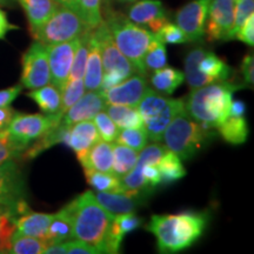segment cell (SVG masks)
<instances>
[{"mask_svg":"<svg viewBox=\"0 0 254 254\" xmlns=\"http://www.w3.org/2000/svg\"><path fill=\"white\" fill-rule=\"evenodd\" d=\"M65 207L71 217L74 239L93 246L99 253H106L107 238L114 214L98 202L92 190H85Z\"/></svg>","mask_w":254,"mask_h":254,"instance_id":"1","label":"cell"},{"mask_svg":"<svg viewBox=\"0 0 254 254\" xmlns=\"http://www.w3.org/2000/svg\"><path fill=\"white\" fill-rule=\"evenodd\" d=\"M207 217L204 213L152 215L148 231L157 238L160 253H178L189 249L204 233Z\"/></svg>","mask_w":254,"mask_h":254,"instance_id":"2","label":"cell"},{"mask_svg":"<svg viewBox=\"0 0 254 254\" xmlns=\"http://www.w3.org/2000/svg\"><path fill=\"white\" fill-rule=\"evenodd\" d=\"M240 87L225 80L194 88L185 103V111L195 122L217 128L230 117L233 93Z\"/></svg>","mask_w":254,"mask_h":254,"instance_id":"3","label":"cell"},{"mask_svg":"<svg viewBox=\"0 0 254 254\" xmlns=\"http://www.w3.org/2000/svg\"><path fill=\"white\" fill-rule=\"evenodd\" d=\"M215 138L212 127L193 120L185 110L171 122L163 134L165 147L183 160L195 157Z\"/></svg>","mask_w":254,"mask_h":254,"instance_id":"4","label":"cell"},{"mask_svg":"<svg viewBox=\"0 0 254 254\" xmlns=\"http://www.w3.org/2000/svg\"><path fill=\"white\" fill-rule=\"evenodd\" d=\"M105 23L116 46L132 64L136 74L145 77L147 71L144 65V57L155 34L120 14H111Z\"/></svg>","mask_w":254,"mask_h":254,"instance_id":"5","label":"cell"},{"mask_svg":"<svg viewBox=\"0 0 254 254\" xmlns=\"http://www.w3.org/2000/svg\"><path fill=\"white\" fill-rule=\"evenodd\" d=\"M185 110V103L182 99H170L148 90L140 103L138 111L140 113L144 128L148 139L152 141H161L163 134L171 122Z\"/></svg>","mask_w":254,"mask_h":254,"instance_id":"6","label":"cell"},{"mask_svg":"<svg viewBox=\"0 0 254 254\" xmlns=\"http://www.w3.org/2000/svg\"><path fill=\"white\" fill-rule=\"evenodd\" d=\"M93 33L99 43L103 60L104 74L99 92H104L132 77L135 71L128 59L116 46L109 27L104 20L99 26L94 28Z\"/></svg>","mask_w":254,"mask_h":254,"instance_id":"7","label":"cell"},{"mask_svg":"<svg viewBox=\"0 0 254 254\" xmlns=\"http://www.w3.org/2000/svg\"><path fill=\"white\" fill-rule=\"evenodd\" d=\"M91 30L80 14L59 6L57 11L36 31L31 32L34 39L43 45H55L80 37Z\"/></svg>","mask_w":254,"mask_h":254,"instance_id":"8","label":"cell"},{"mask_svg":"<svg viewBox=\"0 0 254 254\" xmlns=\"http://www.w3.org/2000/svg\"><path fill=\"white\" fill-rule=\"evenodd\" d=\"M62 118L63 117L59 113H15L12 122L7 126V131L19 144L28 147L32 141H36L50 128L58 125Z\"/></svg>","mask_w":254,"mask_h":254,"instance_id":"9","label":"cell"},{"mask_svg":"<svg viewBox=\"0 0 254 254\" xmlns=\"http://www.w3.org/2000/svg\"><path fill=\"white\" fill-rule=\"evenodd\" d=\"M21 69V86L36 90L51 82V73L46 46L36 41L24 53Z\"/></svg>","mask_w":254,"mask_h":254,"instance_id":"10","label":"cell"},{"mask_svg":"<svg viewBox=\"0 0 254 254\" xmlns=\"http://www.w3.org/2000/svg\"><path fill=\"white\" fill-rule=\"evenodd\" d=\"M79 43H80V37L55 45H45L49 56L51 81L60 92L64 90L68 81L69 71Z\"/></svg>","mask_w":254,"mask_h":254,"instance_id":"11","label":"cell"},{"mask_svg":"<svg viewBox=\"0 0 254 254\" xmlns=\"http://www.w3.org/2000/svg\"><path fill=\"white\" fill-rule=\"evenodd\" d=\"M212 0H192L176 14V23L185 32L189 41H198L205 36L206 19Z\"/></svg>","mask_w":254,"mask_h":254,"instance_id":"12","label":"cell"},{"mask_svg":"<svg viewBox=\"0 0 254 254\" xmlns=\"http://www.w3.org/2000/svg\"><path fill=\"white\" fill-rule=\"evenodd\" d=\"M234 5L236 0H212L209 4V20L205 33L209 41L228 40L234 23Z\"/></svg>","mask_w":254,"mask_h":254,"instance_id":"13","label":"cell"},{"mask_svg":"<svg viewBox=\"0 0 254 254\" xmlns=\"http://www.w3.org/2000/svg\"><path fill=\"white\" fill-rule=\"evenodd\" d=\"M150 87L145 78L140 74H133L120 84L100 92L106 105H125L138 107L142 97L147 93Z\"/></svg>","mask_w":254,"mask_h":254,"instance_id":"14","label":"cell"},{"mask_svg":"<svg viewBox=\"0 0 254 254\" xmlns=\"http://www.w3.org/2000/svg\"><path fill=\"white\" fill-rule=\"evenodd\" d=\"M128 19L136 25L147 26L154 34L167 23L160 0H141L135 2L128 9Z\"/></svg>","mask_w":254,"mask_h":254,"instance_id":"15","label":"cell"},{"mask_svg":"<svg viewBox=\"0 0 254 254\" xmlns=\"http://www.w3.org/2000/svg\"><path fill=\"white\" fill-rule=\"evenodd\" d=\"M146 190H123L120 192H98L95 194L98 202L111 214L134 213L139 204H141Z\"/></svg>","mask_w":254,"mask_h":254,"instance_id":"16","label":"cell"},{"mask_svg":"<svg viewBox=\"0 0 254 254\" xmlns=\"http://www.w3.org/2000/svg\"><path fill=\"white\" fill-rule=\"evenodd\" d=\"M106 103L103 94L99 91H87L84 95L64 114L62 122L66 125L72 126L73 124L92 120L100 111L105 110Z\"/></svg>","mask_w":254,"mask_h":254,"instance_id":"17","label":"cell"},{"mask_svg":"<svg viewBox=\"0 0 254 254\" xmlns=\"http://www.w3.org/2000/svg\"><path fill=\"white\" fill-rule=\"evenodd\" d=\"M100 140V135L92 120H84L73 124L68 129L67 145L77 154L79 163L86 157L87 152L95 142Z\"/></svg>","mask_w":254,"mask_h":254,"instance_id":"18","label":"cell"},{"mask_svg":"<svg viewBox=\"0 0 254 254\" xmlns=\"http://www.w3.org/2000/svg\"><path fill=\"white\" fill-rule=\"evenodd\" d=\"M103 74L104 69L100 46L94 36L93 30H92L90 33V40H88V55L84 74L85 91H99L101 82H103Z\"/></svg>","mask_w":254,"mask_h":254,"instance_id":"19","label":"cell"},{"mask_svg":"<svg viewBox=\"0 0 254 254\" xmlns=\"http://www.w3.org/2000/svg\"><path fill=\"white\" fill-rule=\"evenodd\" d=\"M24 9L26 14L31 32L36 31L41 25L45 24L59 7L56 0H15Z\"/></svg>","mask_w":254,"mask_h":254,"instance_id":"20","label":"cell"},{"mask_svg":"<svg viewBox=\"0 0 254 254\" xmlns=\"http://www.w3.org/2000/svg\"><path fill=\"white\" fill-rule=\"evenodd\" d=\"M53 214L37 213V212L28 211L26 213L15 218V226L17 232L24 236H30L39 239H45L47 237L50 222L52 220Z\"/></svg>","mask_w":254,"mask_h":254,"instance_id":"21","label":"cell"},{"mask_svg":"<svg viewBox=\"0 0 254 254\" xmlns=\"http://www.w3.org/2000/svg\"><path fill=\"white\" fill-rule=\"evenodd\" d=\"M84 168L100 171V172L112 173L113 168V144L100 140L92 146L86 157L80 161Z\"/></svg>","mask_w":254,"mask_h":254,"instance_id":"22","label":"cell"},{"mask_svg":"<svg viewBox=\"0 0 254 254\" xmlns=\"http://www.w3.org/2000/svg\"><path fill=\"white\" fill-rule=\"evenodd\" d=\"M68 125L64 124L62 120L58 125L53 126L52 128H50L46 133H44L39 139H37L33 146L30 147L28 146L26 152H24L23 157L26 159H33L43 153L44 151H46L47 148L52 147L57 144H67V138H68Z\"/></svg>","mask_w":254,"mask_h":254,"instance_id":"23","label":"cell"},{"mask_svg":"<svg viewBox=\"0 0 254 254\" xmlns=\"http://www.w3.org/2000/svg\"><path fill=\"white\" fill-rule=\"evenodd\" d=\"M0 192L17 196L25 195L23 173L14 160L0 163Z\"/></svg>","mask_w":254,"mask_h":254,"instance_id":"24","label":"cell"},{"mask_svg":"<svg viewBox=\"0 0 254 254\" xmlns=\"http://www.w3.org/2000/svg\"><path fill=\"white\" fill-rule=\"evenodd\" d=\"M198 71L215 81H225L233 74V69L213 52L205 53L196 66Z\"/></svg>","mask_w":254,"mask_h":254,"instance_id":"25","label":"cell"},{"mask_svg":"<svg viewBox=\"0 0 254 254\" xmlns=\"http://www.w3.org/2000/svg\"><path fill=\"white\" fill-rule=\"evenodd\" d=\"M185 81V74L178 68L161 67L155 69L152 74L151 82L155 88V91L164 94H172L183 82Z\"/></svg>","mask_w":254,"mask_h":254,"instance_id":"26","label":"cell"},{"mask_svg":"<svg viewBox=\"0 0 254 254\" xmlns=\"http://www.w3.org/2000/svg\"><path fill=\"white\" fill-rule=\"evenodd\" d=\"M27 95L39 106L44 113H59L60 107H62V92L55 85L49 84L36 90H31Z\"/></svg>","mask_w":254,"mask_h":254,"instance_id":"27","label":"cell"},{"mask_svg":"<svg viewBox=\"0 0 254 254\" xmlns=\"http://www.w3.org/2000/svg\"><path fill=\"white\" fill-rule=\"evenodd\" d=\"M219 134L231 145H241L246 142L250 129L244 117H228L217 127Z\"/></svg>","mask_w":254,"mask_h":254,"instance_id":"28","label":"cell"},{"mask_svg":"<svg viewBox=\"0 0 254 254\" xmlns=\"http://www.w3.org/2000/svg\"><path fill=\"white\" fill-rule=\"evenodd\" d=\"M74 239L72 220L66 207L60 209L57 214H53L47 231L46 240L49 243H64Z\"/></svg>","mask_w":254,"mask_h":254,"instance_id":"29","label":"cell"},{"mask_svg":"<svg viewBox=\"0 0 254 254\" xmlns=\"http://www.w3.org/2000/svg\"><path fill=\"white\" fill-rule=\"evenodd\" d=\"M105 109L119 129L144 127L142 118L136 107L125 106V105H107Z\"/></svg>","mask_w":254,"mask_h":254,"instance_id":"30","label":"cell"},{"mask_svg":"<svg viewBox=\"0 0 254 254\" xmlns=\"http://www.w3.org/2000/svg\"><path fill=\"white\" fill-rule=\"evenodd\" d=\"M206 52H207V51L205 49L198 47V49L190 51V52L187 53V56L185 57V72H184V74H185V80L187 81V84H189V86L192 88V90L206 86V85L214 82L211 78L206 77L205 74L200 73L198 71V68H196L200 59L204 57Z\"/></svg>","mask_w":254,"mask_h":254,"instance_id":"31","label":"cell"},{"mask_svg":"<svg viewBox=\"0 0 254 254\" xmlns=\"http://www.w3.org/2000/svg\"><path fill=\"white\" fill-rule=\"evenodd\" d=\"M158 168L160 172V184H172L186 176V170L183 166L182 159L172 151L166 150L158 161Z\"/></svg>","mask_w":254,"mask_h":254,"instance_id":"32","label":"cell"},{"mask_svg":"<svg viewBox=\"0 0 254 254\" xmlns=\"http://www.w3.org/2000/svg\"><path fill=\"white\" fill-rule=\"evenodd\" d=\"M138 152L120 144H113L112 174L122 179L135 166Z\"/></svg>","mask_w":254,"mask_h":254,"instance_id":"33","label":"cell"},{"mask_svg":"<svg viewBox=\"0 0 254 254\" xmlns=\"http://www.w3.org/2000/svg\"><path fill=\"white\" fill-rule=\"evenodd\" d=\"M50 243L45 239H39L18 233L15 231L11 240V246L7 253L11 254H43Z\"/></svg>","mask_w":254,"mask_h":254,"instance_id":"34","label":"cell"},{"mask_svg":"<svg viewBox=\"0 0 254 254\" xmlns=\"http://www.w3.org/2000/svg\"><path fill=\"white\" fill-rule=\"evenodd\" d=\"M87 183L97 190V192H120L123 190L122 180L112 173L84 168Z\"/></svg>","mask_w":254,"mask_h":254,"instance_id":"35","label":"cell"},{"mask_svg":"<svg viewBox=\"0 0 254 254\" xmlns=\"http://www.w3.org/2000/svg\"><path fill=\"white\" fill-rule=\"evenodd\" d=\"M144 65L146 71H155L167 66V51L166 46L157 36L148 46L147 52L144 57Z\"/></svg>","mask_w":254,"mask_h":254,"instance_id":"36","label":"cell"},{"mask_svg":"<svg viewBox=\"0 0 254 254\" xmlns=\"http://www.w3.org/2000/svg\"><path fill=\"white\" fill-rule=\"evenodd\" d=\"M91 31L92 30H88L80 36V43H79L78 49L75 51L71 71H69L68 80L84 79L85 67H86V59L88 55V40H90Z\"/></svg>","mask_w":254,"mask_h":254,"instance_id":"37","label":"cell"},{"mask_svg":"<svg viewBox=\"0 0 254 254\" xmlns=\"http://www.w3.org/2000/svg\"><path fill=\"white\" fill-rule=\"evenodd\" d=\"M26 150V146L19 144L13 136L9 134L7 128L0 131V163L14 160L21 157Z\"/></svg>","mask_w":254,"mask_h":254,"instance_id":"38","label":"cell"},{"mask_svg":"<svg viewBox=\"0 0 254 254\" xmlns=\"http://www.w3.org/2000/svg\"><path fill=\"white\" fill-rule=\"evenodd\" d=\"M148 136L144 127L141 128H123L119 131L117 144L127 146L136 152H140L147 144Z\"/></svg>","mask_w":254,"mask_h":254,"instance_id":"39","label":"cell"},{"mask_svg":"<svg viewBox=\"0 0 254 254\" xmlns=\"http://www.w3.org/2000/svg\"><path fill=\"white\" fill-rule=\"evenodd\" d=\"M85 93L84 79H75V80H68L66 86L62 91V107H60L59 114L64 117L67 111L74 105Z\"/></svg>","mask_w":254,"mask_h":254,"instance_id":"40","label":"cell"},{"mask_svg":"<svg viewBox=\"0 0 254 254\" xmlns=\"http://www.w3.org/2000/svg\"><path fill=\"white\" fill-rule=\"evenodd\" d=\"M93 123L95 127H97V131L99 133L101 140L109 142L116 141L120 129L119 127L114 124L113 120L110 118V116L107 114L106 111L103 110L98 114H95V117L93 118Z\"/></svg>","mask_w":254,"mask_h":254,"instance_id":"41","label":"cell"},{"mask_svg":"<svg viewBox=\"0 0 254 254\" xmlns=\"http://www.w3.org/2000/svg\"><path fill=\"white\" fill-rule=\"evenodd\" d=\"M254 11V0H236L234 5V23L233 27L230 32L228 40L236 39L237 33L245 24V21L249 19L251 14H253Z\"/></svg>","mask_w":254,"mask_h":254,"instance_id":"42","label":"cell"},{"mask_svg":"<svg viewBox=\"0 0 254 254\" xmlns=\"http://www.w3.org/2000/svg\"><path fill=\"white\" fill-rule=\"evenodd\" d=\"M82 18L86 21L87 26L94 30L103 23L101 14V0H80Z\"/></svg>","mask_w":254,"mask_h":254,"instance_id":"43","label":"cell"},{"mask_svg":"<svg viewBox=\"0 0 254 254\" xmlns=\"http://www.w3.org/2000/svg\"><path fill=\"white\" fill-rule=\"evenodd\" d=\"M17 231L15 217L7 213L0 217V253H7L11 246V240Z\"/></svg>","mask_w":254,"mask_h":254,"instance_id":"44","label":"cell"},{"mask_svg":"<svg viewBox=\"0 0 254 254\" xmlns=\"http://www.w3.org/2000/svg\"><path fill=\"white\" fill-rule=\"evenodd\" d=\"M155 36L164 44H177V45H179V44L189 43L185 32L177 24L168 23V21L163 25V27L155 33Z\"/></svg>","mask_w":254,"mask_h":254,"instance_id":"45","label":"cell"},{"mask_svg":"<svg viewBox=\"0 0 254 254\" xmlns=\"http://www.w3.org/2000/svg\"><path fill=\"white\" fill-rule=\"evenodd\" d=\"M236 39L243 41L249 46L254 45V14H251L245 24L241 26L237 33Z\"/></svg>","mask_w":254,"mask_h":254,"instance_id":"46","label":"cell"},{"mask_svg":"<svg viewBox=\"0 0 254 254\" xmlns=\"http://www.w3.org/2000/svg\"><path fill=\"white\" fill-rule=\"evenodd\" d=\"M66 253L68 254H97L99 253L93 246L88 245L81 240H68L65 241Z\"/></svg>","mask_w":254,"mask_h":254,"instance_id":"47","label":"cell"},{"mask_svg":"<svg viewBox=\"0 0 254 254\" xmlns=\"http://www.w3.org/2000/svg\"><path fill=\"white\" fill-rule=\"evenodd\" d=\"M21 91H23L21 84L0 91V107L9 106V105L17 99V97L21 93Z\"/></svg>","mask_w":254,"mask_h":254,"instance_id":"48","label":"cell"},{"mask_svg":"<svg viewBox=\"0 0 254 254\" xmlns=\"http://www.w3.org/2000/svg\"><path fill=\"white\" fill-rule=\"evenodd\" d=\"M253 56L247 55L243 60V64H241V74H243L244 79L247 84H251V86L254 82V67H253Z\"/></svg>","mask_w":254,"mask_h":254,"instance_id":"49","label":"cell"},{"mask_svg":"<svg viewBox=\"0 0 254 254\" xmlns=\"http://www.w3.org/2000/svg\"><path fill=\"white\" fill-rule=\"evenodd\" d=\"M15 113L17 112H15L13 109H11L9 106L0 107V131L7 128V126L9 125V123L12 122Z\"/></svg>","mask_w":254,"mask_h":254,"instance_id":"50","label":"cell"},{"mask_svg":"<svg viewBox=\"0 0 254 254\" xmlns=\"http://www.w3.org/2000/svg\"><path fill=\"white\" fill-rule=\"evenodd\" d=\"M18 26L15 25L9 24L7 17H6V13L2 9H0V40L4 39L6 34L8 33L11 30H18Z\"/></svg>","mask_w":254,"mask_h":254,"instance_id":"51","label":"cell"},{"mask_svg":"<svg viewBox=\"0 0 254 254\" xmlns=\"http://www.w3.org/2000/svg\"><path fill=\"white\" fill-rule=\"evenodd\" d=\"M57 2L63 7H66L68 9H72L75 13L80 14L82 17V11H81V2L80 0H56Z\"/></svg>","mask_w":254,"mask_h":254,"instance_id":"52","label":"cell"},{"mask_svg":"<svg viewBox=\"0 0 254 254\" xmlns=\"http://www.w3.org/2000/svg\"><path fill=\"white\" fill-rule=\"evenodd\" d=\"M246 112V105L244 101L236 100L232 101L231 110H230V117H244Z\"/></svg>","mask_w":254,"mask_h":254,"instance_id":"53","label":"cell"},{"mask_svg":"<svg viewBox=\"0 0 254 254\" xmlns=\"http://www.w3.org/2000/svg\"><path fill=\"white\" fill-rule=\"evenodd\" d=\"M23 199L24 196H17L13 194H8V193L0 192V202H4V204H17V202Z\"/></svg>","mask_w":254,"mask_h":254,"instance_id":"54","label":"cell"},{"mask_svg":"<svg viewBox=\"0 0 254 254\" xmlns=\"http://www.w3.org/2000/svg\"><path fill=\"white\" fill-rule=\"evenodd\" d=\"M119 1H123V2H134L136 0H119Z\"/></svg>","mask_w":254,"mask_h":254,"instance_id":"55","label":"cell"}]
</instances>
